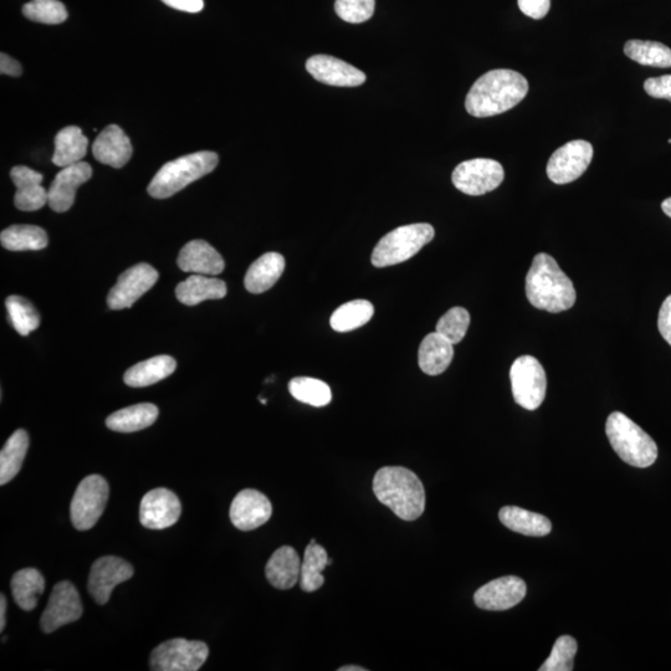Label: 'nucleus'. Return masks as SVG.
<instances>
[{"label": "nucleus", "instance_id": "e433bc0d", "mask_svg": "<svg viewBox=\"0 0 671 671\" xmlns=\"http://www.w3.org/2000/svg\"><path fill=\"white\" fill-rule=\"evenodd\" d=\"M289 391L296 401L309 404L312 407H326L332 401L329 384L316 378L296 377L291 379Z\"/></svg>", "mask_w": 671, "mask_h": 671}, {"label": "nucleus", "instance_id": "ddd939ff", "mask_svg": "<svg viewBox=\"0 0 671 671\" xmlns=\"http://www.w3.org/2000/svg\"><path fill=\"white\" fill-rule=\"evenodd\" d=\"M158 271L150 264H137L125 271L107 296L111 310H124L151 290L158 280Z\"/></svg>", "mask_w": 671, "mask_h": 671}, {"label": "nucleus", "instance_id": "09e8293b", "mask_svg": "<svg viewBox=\"0 0 671 671\" xmlns=\"http://www.w3.org/2000/svg\"><path fill=\"white\" fill-rule=\"evenodd\" d=\"M5 613H7V599L5 597L0 596V630H4L5 624H7V619H5Z\"/></svg>", "mask_w": 671, "mask_h": 671}, {"label": "nucleus", "instance_id": "9b49d317", "mask_svg": "<svg viewBox=\"0 0 671 671\" xmlns=\"http://www.w3.org/2000/svg\"><path fill=\"white\" fill-rule=\"evenodd\" d=\"M592 158L591 143L582 140L568 142L551 156L547 165V176L556 184L575 182L587 171Z\"/></svg>", "mask_w": 671, "mask_h": 671}, {"label": "nucleus", "instance_id": "a19ab883", "mask_svg": "<svg viewBox=\"0 0 671 671\" xmlns=\"http://www.w3.org/2000/svg\"><path fill=\"white\" fill-rule=\"evenodd\" d=\"M470 325V315L468 310L463 307H453L447 314L440 317L435 331L457 345L468 332Z\"/></svg>", "mask_w": 671, "mask_h": 671}, {"label": "nucleus", "instance_id": "ea45409f", "mask_svg": "<svg viewBox=\"0 0 671 671\" xmlns=\"http://www.w3.org/2000/svg\"><path fill=\"white\" fill-rule=\"evenodd\" d=\"M578 645L575 638L570 635H562L553 645L550 657L546 660L540 671H571L573 670V659H575Z\"/></svg>", "mask_w": 671, "mask_h": 671}, {"label": "nucleus", "instance_id": "c03bdc74", "mask_svg": "<svg viewBox=\"0 0 671 671\" xmlns=\"http://www.w3.org/2000/svg\"><path fill=\"white\" fill-rule=\"evenodd\" d=\"M522 13L532 19L545 18L551 8V0H519Z\"/></svg>", "mask_w": 671, "mask_h": 671}, {"label": "nucleus", "instance_id": "2eb2a0df", "mask_svg": "<svg viewBox=\"0 0 671 671\" xmlns=\"http://www.w3.org/2000/svg\"><path fill=\"white\" fill-rule=\"evenodd\" d=\"M182 514V504L173 491L160 488L143 496L140 521L146 529L165 530L173 526Z\"/></svg>", "mask_w": 671, "mask_h": 671}, {"label": "nucleus", "instance_id": "a18cd8bd", "mask_svg": "<svg viewBox=\"0 0 671 671\" xmlns=\"http://www.w3.org/2000/svg\"><path fill=\"white\" fill-rule=\"evenodd\" d=\"M658 329L660 335L671 346V295L665 299L662 307H660L658 317Z\"/></svg>", "mask_w": 671, "mask_h": 671}, {"label": "nucleus", "instance_id": "412c9836", "mask_svg": "<svg viewBox=\"0 0 671 671\" xmlns=\"http://www.w3.org/2000/svg\"><path fill=\"white\" fill-rule=\"evenodd\" d=\"M177 264L186 273L208 276L222 274L225 268L222 255L204 240H193L184 245Z\"/></svg>", "mask_w": 671, "mask_h": 671}, {"label": "nucleus", "instance_id": "f704fd0d", "mask_svg": "<svg viewBox=\"0 0 671 671\" xmlns=\"http://www.w3.org/2000/svg\"><path fill=\"white\" fill-rule=\"evenodd\" d=\"M375 315V306L367 300H355L338 307L332 314L330 324L336 332H350L360 329Z\"/></svg>", "mask_w": 671, "mask_h": 671}, {"label": "nucleus", "instance_id": "3c124183", "mask_svg": "<svg viewBox=\"0 0 671 671\" xmlns=\"http://www.w3.org/2000/svg\"><path fill=\"white\" fill-rule=\"evenodd\" d=\"M338 671H367V669L356 667V665H347V667H342Z\"/></svg>", "mask_w": 671, "mask_h": 671}, {"label": "nucleus", "instance_id": "aec40b11", "mask_svg": "<svg viewBox=\"0 0 671 671\" xmlns=\"http://www.w3.org/2000/svg\"><path fill=\"white\" fill-rule=\"evenodd\" d=\"M14 186L17 187L14 204L23 212H34L48 204V191L42 186L43 174L34 169L17 166L10 172Z\"/></svg>", "mask_w": 671, "mask_h": 671}, {"label": "nucleus", "instance_id": "4468645a", "mask_svg": "<svg viewBox=\"0 0 671 671\" xmlns=\"http://www.w3.org/2000/svg\"><path fill=\"white\" fill-rule=\"evenodd\" d=\"M131 563L116 556H104L95 561L91 567L87 589L100 606H104L111 597L112 591L120 583H124L133 576Z\"/></svg>", "mask_w": 671, "mask_h": 671}, {"label": "nucleus", "instance_id": "423d86ee", "mask_svg": "<svg viewBox=\"0 0 671 671\" xmlns=\"http://www.w3.org/2000/svg\"><path fill=\"white\" fill-rule=\"evenodd\" d=\"M435 230L427 223L403 225L384 235L372 253L376 268H387L412 259L434 239Z\"/></svg>", "mask_w": 671, "mask_h": 671}, {"label": "nucleus", "instance_id": "5701e85b", "mask_svg": "<svg viewBox=\"0 0 671 671\" xmlns=\"http://www.w3.org/2000/svg\"><path fill=\"white\" fill-rule=\"evenodd\" d=\"M454 358V345L444 336L433 334L425 336L420 343L418 362L420 370L428 376H439L448 370Z\"/></svg>", "mask_w": 671, "mask_h": 671}, {"label": "nucleus", "instance_id": "7c9ffc66", "mask_svg": "<svg viewBox=\"0 0 671 671\" xmlns=\"http://www.w3.org/2000/svg\"><path fill=\"white\" fill-rule=\"evenodd\" d=\"M44 589V576L35 568H24L13 576L14 601L23 611H33L38 606L39 597L44 593Z\"/></svg>", "mask_w": 671, "mask_h": 671}, {"label": "nucleus", "instance_id": "1a4fd4ad", "mask_svg": "<svg viewBox=\"0 0 671 671\" xmlns=\"http://www.w3.org/2000/svg\"><path fill=\"white\" fill-rule=\"evenodd\" d=\"M109 484L100 475H89L81 481L71 501V521L76 530L92 529L104 514L109 500Z\"/></svg>", "mask_w": 671, "mask_h": 671}, {"label": "nucleus", "instance_id": "bb28decb", "mask_svg": "<svg viewBox=\"0 0 671 671\" xmlns=\"http://www.w3.org/2000/svg\"><path fill=\"white\" fill-rule=\"evenodd\" d=\"M176 368L177 362L171 356H156L132 366L125 373L124 381L128 387H148L171 376Z\"/></svg>", "mask_w": 671, "mask_h": 671}, {"label": "nucleus", "instance_id": "58836bf2", "mask_svg": "<svg viewBox=\"0 0 671 671\" xmlns=\"http://www.w3.org/2000/svg\"><path fill=\"white\" fill-rule=\"evenodd\" d=\"M25 18L33 22L56 25L68 19V10L59 0H32L24 5Z\"/></svg>", "mask_w": 671, "mask_h": 671}, {"label": "nucleus", "instance_id": "c756f323", "mask_svg": "<svg viewBox=\"0 0 671 671\" xmlns=\"http://www.w3.org/2000/svg\"><path fill=\"white\" fill-rule=\"evenodd\" d=\"M87 146L89 140L81 128L76 126L63 128L55 137L54 165L65 168L83 162Z\"/></svg>", "mask_w": 671, "mask_h": 671}, {"label": "nucleus", "instance_id": "cd10ccee", "mask_svg": "<svg viewBox=\"0 0 671 671\" xmlns=\"http://www.w3.org/2000/svg\"><path fill=\"white\" fill-rule=\"evenodd\" d=\"M158 408L155 404L140 403L127 407L111 414L106 419L107 428L119 433L140 432L151 427L158 418Z\"/></svg>", "mask_w": 671, "mask_h": 671}, {"label": "nucleus", "instance_id": "7ed1b4c3", "mask_svg": "<svg viewBox=\"0 0 671 671\" xmlns=\"http://www.w3.org/2000/svg\"><path fill=\"white\" fill-rule=\"evenodd\" d=\"M373 493L399 519L414 521L425 510V490L413 471L402 466H384L373 479Z\"/></svg>", "mask_w": 671, "mask_h": 671}, {"label": "nucleus", "instance_id": "8fccbe9b", "mask_svg": "<svg viewBox=\"0 0 671 671\" xmlns=\"http://www.w3.org/2000/svg\"><path fill=\"white\" fill-rule=\"evenodd\" d=\"M662 209L665 214L668 215L669 218H671V197L668 199H665V201L662 204Z\"/></svg>", "mask_w": 671, "mask_h": 671}, {"label": "nucleus", "instance_id": "79ce46f5", "mask_svg": "<svg viewBox=\"0 0 671 671\" xmlns=\"http://www.w3.org/2000/svg\"><path fill=\"white\" fill-rule=\"evenodd\" d=\"M376 0H336L335 10L342 20L351 24L367 22L375 14Z\"/></svg>", "mask_w": 671, "mask_h": 671}, {"label": "nucleus", "instance_id": "4be33fe9", "mask_svg": "<svg viewBox=\"0 0 671 671\" xmlns=\"http://www.w3.org/2000/svg\"><path fill=\"white\" fill-rule=\"evenodd\" d=\"M92 153L102 165L122 168L131 160L132 145L124 130L117 125H110L97 136Z\"/></svg>", "mask_w": 671, "mask_h": 671}, {"label": "nucleus", "instance_id": "9d476101", "mask_svg": "<svg viewBox=\"0 0 671 671\" xmlns=\"http://www.w3.org/2000/svg\"><path fill=\"white\" fill-rule=\"evenodd\" d=\"M505 172L498 161L475 158L454 169L452 181L460 192L468 196H483L503 183Z\"/></svg>", "mask_w": 671, "mask_h": 671}, {"label": "nucleus", "instance_id": "393cba45", "mask_svg": "<svg viewBox=\"0 0 671 671\" xmlns=\"http://www.w3.org/2000/svg\"><path fill=\"white\" fill-rule=\"evenodd\" d=\"M285 270L284 256L279 253H266L250 266L245 275V289L252 294H263L278 283Z\"/></svg>", "mask_w": 671, "mask_h": 671}, {"label": "nucleus", "instance_id": "6ab92c4d", "mask_svg": "<svg viewBox=\"0 0 671 671\" xmlns=\"http://www.w3.org/2000/svg\"><path fill=\"white\" fill-rule=\"evenodd\" d=\"M91 176L92 168L86 162L63 168L49 188V207L56 213L68 212L75 202L76 191L89 181Z\"/></svg>", "mask_w": 671, "mask_h": 671}, {"label": "nucleus", "instance_id": "0eeeda50", "mask_svg": "<svg viewBox=\"0 0 671 671\" xmlns=\"http://www.w3.org/2000/svg\"><path fill=\"white\" fill-rule=\"evenodd\" d=\"M512 394L519 406L535 411L545 401L547 378L544 367L537 358L521 356L511 366Z\"/></svg>", "mask_w": 671, "mask_h": 671}, {"label": "nucleus", "instance_id": "4c0bfd02", "mask_svg": "<svg viewBox=\"0 0 671 671\" xmlns=\"http://www.w3.org/2000/svg\"><path fill=\"white\" fill-rule=\"evenodd\" d=\"M10 324L20 336H28L40 325V315L32 302L22 296L12 295L5 301Z\"/></svg>", "mask_w": 671, "mask_h": 671}, {"label": "nucleus", "instance_id": "6e6552de", "mask_svg": "<svg viewBox=\"0 0 671 671\" xmlns=\"http://www.w3.org/2000/svg\"><path fill=\"white\" fill-rule=\"evenodd\" d=\"M209 649L198 640L176 638L158 645L150 658L151 670L197 671L207 662Z\"/></svg>", "mask_w": 671, "mask_h": 671}, {"label": "nucleus", "instance_id": "72a5a7b5", "mask_svg": "<svg viewBox=\"0 0 671 671\" xmlns=\"http://www.w3.org/2000/svg\"><path fill=\"white\" fill-rule=\"evenodd\" d=\"M331 565V560L324 547L310 544L306 547L304 560L301 563L300 587L302 591L311 593L317 591L325 583L322 572Z\"/></svg>", "mask_w": 671, "mask_h": 671}, {"label": "nucleus", "instance_id": "f8f14e48", "mask_svg": "<svg viewBox=\"0 0 671 671\" xmlns=\"http://www.w3.org/2000/svg\"><path fill=\"white\" fill-rule=\"evenodd\" d=\"M84 608L78 589L68 581L60 582L50 594L40 626L46 634L53 633L66 624L79 621Z\"/></svg>", "mask_w": 671, "mask_h": 671}, {"label": "nucleus", "instance_id": "f257e3e1", "mask_svg": "<svg viewBox=\"0 0 671 671\" xmlns=\"http://www.w3.org/2000/svg\"><path fill=\"white\" fill-rule=\"evenodd\" d=\"M529 92V81L514 70L498 69L481 76L466 96V111L471 116L491 117L514 109Z\"/></svg>", "mask_w": 671, "mask_h": 671}, {"label": "nucleus", "instance_id": "dca6fc26", "mask_svg": "<svg viewBox=\"0 0 671 671\" xmlns=\"http://www.w3.org/2000/svg\"><path fill=\"white\" fill-rule=\"evenodd\" d=\"M524 580L516 576H506L486 583L476 591V606L485 611H506L517 606L526 597Z\"/></svg>", "mask_w": 671, "mask_h": 671}, {"label": "nucleus", "instance_id": "37998d69", "mask_svg": "<svg viewBox=\"0 0 671 671\" xmlns=\"http://www.w3.org/2000/svg\"><path fill=\"white\" fill-rule=\"evenodd\" d=\"M644 90L654 99H665L671 102V75L648 79L644 83Z\"/></svg>", "mask_w": 671, "mask_h": 671}, {"label": "nucleus", "instance_id": "39448f33", "mask_svg": "<svg viewBox=\"0 0 671 671\" xmlns=\"http://www.w3.org/2000/svg\"><path fill=\"white\" fill-rule=\"evenodd\" d=\"M606 433L614 452L623 462L635 468H649L657 462V443L626 414L612 413L607 419Z\"/></svg>", "mask_w": 671, "mask_h": 671}, {"label": "nucleus", "instance_id": "473e14b6", "mask_svg": "<svg viewBox=\"0 0 671 671\" xmlns=\"http://www.w3.org/2000/svg\"><path fill=\"white\" fill-rule=\"evenodd\" d=\"M3 248L10 252H28L48 247V235L37 225H12L0 235Z\"/></svg>", "mask_w": 671, "mask_h": 671}, {"label": "nucleus", "instance_id": "20e7f679", "mask_svg": "<svg viewBox=\"0 0 671 671\" xmlns=\"http://www.w3.org/2000/svg\"><path fill=\"white\" fill-rule=\"evenodd\" d=\"M217 153L202 151L166 163L153 177L147 191L151 197L166 199L217 168Z\"/></svg>", "mask_w": 671, "mask_h": 671}, {"label": "nucleus", "instance_id": "c9c22d12", "mask_svg": "<svg viewBox=\"0 0 671 671\" xmlns=\"http://www.w3.org/2000/svg\"><path fill=\"white\" fill-rule=\"evenodd\" d=\"M624 54L640 65L660 69L671 68V49L662 43L629 40L624 45Z\"/></svg>", "mask_w": 671, "mask_h": 671}, {"label": "nucleus", "instance_id": "49530a36", "mask_svg": "<svg viewBox=\"0 0 671 671\" xmlns=\"http://www.w3.org/2000/svg\"><path fill=\"white\" fill-rule=\"evenodd\" d=\"M162 2L168 7L187 13H199L204 8L203 0H162Z\"/></svg>", "mask_w": 671, "mask_h": 671}, {"label": "nucleus", "instance_id": "c85d7f7f", "mask_svg": "<svg viewBox=\"0 0 671 671\" xmlns=\"http://www.w3.org/2000/svg\"><path fill=\"white\" fill-rule=\"evenodd\" d=\"M500 521L517 534L541 537L550 534L551 521L546 516L517 506H505L499 512Z\"/></svg>", "mask_w": 671, "mask_h": 671}, {"label": "nucleus", "instance_id": "a878e982", "mask_svg": "<svg viewBox=\"0 0 671 671\" xmlns=\"http://www.w3.org/2000/svg\"><path fill=\"white\" fill-rule=\"evenodd\" d=\"M227 293V285L223 280L199 274L189 276L176 289L178 301L187 306H196L207 300L224 299Z\"/></svg>", "mask_w": 671, "mask_h": 671}, {"label": "nucleus", "instance_id": "f3484780", "mask_svg": "<svg viewBox=\"0 0 671 671\" xmlns=\"http://www.w3.org/2000/svg\"><path fill=\"white\" fill-rule=\"evenodd\" d=\"M273 506L258 490L245 489L235 496L230 506V520L238 530L252 531L270 520Z\"/></svg>", "mask_w": 671, "mask_h": 671}, {"label": "nucleus", "instance_id": "f03ea898", "mask_svg": "<svg viewBox=\"0 0 671 671\" xmlns=\"http://www.w3.org/2000/svg\"><path fill=\"white\" fill-rule=\"evenodd\" d=\"M526 296L536 309L560 314L575 305L577 294L572 280L551 255L540 253L526 276Z\"/></svg>", "mask_w": 671, "mask_h": 671}, {"label": "nucleus", "instance_id": "2f4dec72", "mask_svg": "<svg viewBox=\"0 0 671 671\" xmlns=\"http://www.w3.org/2000/svg\"><path fill=\"white\" fill-rule=\"evenodd\" d=\"M29 448V435L24 429L12 434L0 453V485L8 484L19 474Z\"/></svg>", "mask_w": 671, "mask_h": 671}, {"label": "nucleus", "instance_id": "de8ad7c7", "mask_svg": "<svg viewBox=\"0 0 671 671\" xmlns=\"http://www.w3.org/2000/svg\"><path fill=\"white\" fill-rule=\"evenodd\" d=\"M0 73L18 78L23 73L22 65L17 60L10 58L9 55L2 53L0 55Z\"/></svg>", "mask_w": 671, "mask_h": 671}, {"label": "nucleus", "instance_id": "b1692460", "mask_svg": "<svg viewBox=\"0 0 671 671\" xmlns=\"http://www.w3.org/2000/svg\"><path fill=\"white\" fill-rule=\"evenodd\" d=\"M301 563V558L293 547H280L266 563V578L275 588H293L297 582H300Z\"/></svg>", "mask_w": 671, "mask_h": 671}, {"label": "nucleus", "instance_id": "a211bd4d", "mask_svg": "<svg viewBox=\"0 0 671 671\" xmlns=\"http://www.w3.org/2000/svg\"><path fill=\"white\" fill-rule=\"evenodd\" d=\"M306 69L312 78L322 84L338 87H356L366 83V74L355 66L330 55L311 56Z\"/></svg>", "mask_w": 671, "mask_h": 671}]
</instances>
